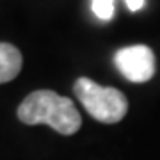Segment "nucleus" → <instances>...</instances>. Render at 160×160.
<instances>
[{
  "label": "nucleus",
  "mask_w": 160,
  "mask_h": 160,
  "mask_svg": "<svg viewBox=\"0 0 160 160\" xmlns=\"http://www.w3.org/2000/svg\"><path fill=\"white\" fill-rule=\"evenodd\" d=\"M18 118L25 125L52 126L62 135H71L78 132L82 125L80 112L69 98L59 96L57 92L41 89L30 92L18 107Z\"/></svg>",
  "instance_id": "f257e3e1"
},
{
  "label": "nucleus",
  "mask_w": 160,
  "mask_h": 160,
  "mask_svg": "<svg viewBox=\"0 0 160 160\" xmlns=\"http://www.w3.org/2000/svg\"><path fill=\"white\" fill-rule=\"evenodd\" d=\"M75 94L84 105V109L94 119L112 125L125 118L128 110L126 96L119 89L114 87H103L91 78H78L75 82Z\"/></svg>",
  "instance_id": "f03ea898"
},
{
  "label": "nucleus",
  "mask_w": 160,
  "mask_h": 160,
  "mask_svg": "<svg viewBox=\"0 0 160 160\" xmlns=\"http://www.w3.org/2000/svg\"><path fill=\"white\" fill-rule=\"evenodd\" d=\"M114 62L119 73L133 84L148 82L155 75V53L146 45H133L118 50Z\"/></svg>",
  "instance_id": "7ed1b4c3"
},
{
  "label": "nucleus",
  "mask_w": 160,
  "mask_h": 160,
  "mask_svg": "<svg viewBox=\"0 0 160 160\" xmlns=\"http://www.w3.org/2000/svg\"><path fill=\"white\" fill-rule=\"evenodd\" d=\"M22 69V53L16 46L0 43V84L9 82Z\"/></svg>",
  "instance_id": "20e7f679"
},
{
  "label": "nucleus",
  "mask_w": 160,
  "mask_h": 160,
  "mask_svg": "<svg viewBox=\"0 0 160 160\" xmlns=\"http://www.w3.org/2000/svg\"><path fill=\"white\" fill-rule=\"evenodd\" d=\"M92 12L102 22L112 20V16H114V0H92Z\"/></svg>",
  "instance_id": "39448f33"
},
{
  "label": "nucleus",
  "mask_w": 160,
  "mask_h": 160,
  "mask_svg": "<svg viewBox=\"0 0 160 160\" xmlns=\"http://www.w3.org/2000/svg\"><path fill=\"white\" fill-rule=\"evenodd\" d=\"M125 4L132 12H135V11H139V9H142L144 0H125Z\"/></svg>",
  "instance_id": "423d86ee"
}]
</instances>
